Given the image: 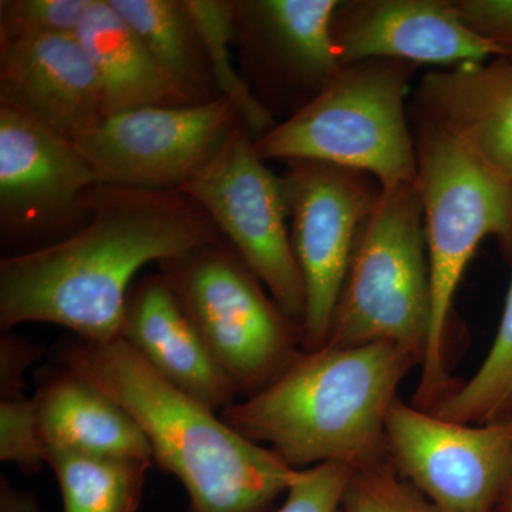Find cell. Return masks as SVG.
Instances as JSON below:
<instances>
[{
    "label": "cell",
    "mask_w": 512,
    "mask_h": 512,
    "mask_svg": "<svg viewBox=\"0 0 512 512\" xmlns=\"http://www.w3.org/2000/svg\"><path fill=\"white\" fill-rule=\"evenodd\" d=\"M82 212L87 224L72 235L0 261V328L52 323L87 342H110L120 338L144 266L225 239L180 190L97 184Z\"/></svg>",
    "instance_id": "obj_1"
},
{
    "label": "cell",
    "mask_w": 512,
    "mask_h": 512,
    "mask_svg": "<svg viewBox=\"0 0 512 512\" xmlns=\"http://www.w3.org/2000/svg\"><path fill=\"white\" fill-rule=\"evenodd\" d=\"M57 360L136 420L153 461L187 491L188 512H264L298 476L274 451L245 439L207 404L158 375L121 338L70 340Z\"/></svg>",
    "instance_id": "obj_2"
},
{
    "label": "cell",
    "mask_w": 512,
    "mask_h": 512,
    "mask_svg": "<svg viewBox=\"0 0 512 512\" xmlns=\"http://www.w3.org/2000/svg\"><path fill=\"white\" fill-rule=\"evenodd\" d=\"M420 359L393 343L301 352L275 382L221 412L252 443L289 467L353 470L386 460V417Z\"/></svg>",
    "instance_id": "obj_3"
},
{
    "label": "cell",
    "mask_w": 512,
    "mask_h": 512,
    "mask_svg": "<svg viewBox=\"0 0 512 512\" xmlns=\"http://www.w3.org/2000/svg\"><path fill=\"white\" fill-rule=\"evenodd\" d=\"M416 188L429 256L431 322L416 403L429 410L451 390L446 332L454 295L484 238L512 249V185L457 138L419 117Z\"/></svg>",
    "instance_id": "obj_4"
},
{
    "label": "cell",
    "mask_w": 512,
    "mask_h": 512,
    "mask_svg": "<svg viewBox=\"0 0 512 512\" xmlns=\"http://www.w3.org/2000/svg\"><path fill=\"white\" fill-rule=\"evenodd\" d=\"M413 69L397 60L343 67L305 106L255 140L259 157L359 171L382 191L416 183V143L404 106Z\"/></svg>",
    "instance_id": "obj_5"
},
{
    "label": "cell",
    "mask_w": 512,
    "mask_h": 512,
    "mask_svg": "<svg viewBox=\"0 0 512 512\" xmlns=\"http://www.w3.org/2000/svg\"><path fill=\"white\" fill-rule=\"evenodd\" d=\"M430 322L429 256L416 183L380 191L357 235L323 348L393 343L421 365Z\"/></svg>",
    "instance_id": "obj_6"
},
{
    "label": "cell",
    "mask_w": 512,
    "mask_h": 512,
    "mask_svg": "<svg viewBox=\"0 0 512 512\" xmlns=\"http://www.w3.org/2000/svg\"><path fill=\"white\" fill-rule=\"evenodd\" d=\"M157 266L239 394L261 392L301 355V325L225 239Z\"/></svg>",
    "instance_id": "obj_7"
},
{
    "label": "cell",
    "mask_w": 512,
    "mask_h": 512,
    "mask_svg": "<svg viewBox=\"0 0 512 512\" xmlns=\"http://www.w3.org/2000/svg\"><path fill=\"white\" fill-rule=\"evenodd\" d=\"M180 191L210 215L279 308L302 329L306 291L288 228L284 185L259 157L244 123Z\"/></svg>",
    "instance_id": "obj_8"
},
{
    "label": "cell",
    "mask_w": 512,
    "mask_h": 512,
    "mask_svg": "<svg viewBox=\"0 0 512 512\" xmlns=\"http://www.w3.org/2000/svg\"><path fill=\"white\" fill-rule=\"evenodd\" d=\"M281 175L293 252L305 284L302 350L326 345L350 259L380 191L369 175L316 161H292Z\"/></svg>",
    "instance_id": "obj_9"
},
{
    "label": "cell",
    "mask_w": 512,
    "mask_h": 512,
    "mask_svg": "<svg viewBox=\"0 0 512 512\" xmlns=\"http://www.w3.org/2000/svg\"><path fill=\"white\" fill-rule=\"evenodd\" d=\"M386 450L400 476L440 512H494L512 483V414L463 424L396 399Z\"/></svg>",
    "instance_id": "obj_10"
},
{
    "label": "cell",
    "mask_w": 512,
    "mask_h": 512,
    "mask_svg": "<svg viewBox=\"0 0 512 512\" xmlns=\"http://www.w3.org/2000/svg\"><path fill=\"white\" fill-rule=\"evenodd\" d=\"M242 123L225 97L183 107H138L104 117L73 138L101 184L180 190Z\"/></svg>",
    "instance_id": "obj_11"
},
{
    "label": "cell",
    "mask_w": 512,
    "mask_h": 512,
    "mask_svg": "<svg viewBox=\"0 0 512 512\" xmlns=\"http://www.w3.org/2000/svg\"><path fill=\"white\" fill-rule=\"evenodd\" d=\"M96 171L72 138L0 106V234L29 239L66 227L83 215Z\"/></svg>",
    "instance_id": "obj_12"
},
{
    "label": "cell",
    "mask_w": 512,
    "mask_h": 512,
    "mask_svg": "<svg viewBox=\"0 0 512 512\" xmlns=\"http://www.w3.org/2000/svg\"><path fill=\"white\" fill-rule=\"evenodd\" d=\"M336 0H234L242 77L261 92L316 96L343 69L333 42ZM256 96V94H255Z\"/></svg>",
    "instance_id": "obj_13"
},
{
    "label": "cell",
    "mask_w": 512,
    "mask_h": 512,
    "mask_svg": "<svg viewBox=\"0 0 512 512\" xmlns=\"http://www.w3.org/2000/svg\"><path fill=\"white\" fill-rule=\"evenodd\" d=\"M332 32L342 67L369 60L456 67L500 57L450 0L340 2Z\"/></svg>",
    "instance_id": "obj_14"
},
{
    "label": "cell",
    "mask_w": 512,
    "mask_h": 512,
    "mask_svg": "<svg viewBox=\"0 0 512 512\" xmlns=\"http://www.w3.org/2000/svg\"><path fill=\"white\" fill-rule=\"evenodd\" d=\"M0 106L72 140L107 116L99 73L76 35L0 45Z\"/></svg>",
    "instance_id": "obj_15"
},
{
    "label": "cell",
    "mask_w": 512,
    "mask_h": 512,
    "mask_svg": "<svg viewBox=\"0 0 512 512\" xmlns=\"http://www.w3.org/2000/svg\"><path fill=\"white\" fill-rule=\"evenodd\" d=\"M120 338L158 375L215 412L237 403V387L160 272L138 276L131 286Z\"/></svg>",
    "instance_id": "obj_16"
},
{
    "label": "cell",
    "mask_w": 512,
    "mask_h": 512,
    "mask_svg": "<svg viewBox=\"0 0 512 512\" xmlns=\"http://www.w3.org/2000/svg\"><path fill=\"white\" fill-rule=\"evenodd\" d=\"M416 97L421 119L457 138L512 185V59L431 72Z\"/></svg>",
    "instance_id": "obj_17"
},
{
    "label": "cell",
    "mask_w": 512,
    "mask_h": 512,
    "mask_svg": "<svg viewBox=\"0 0 512 512\" xmlns=\"http://www.w3.org/2000/svg\"><path fill=\"white\" fill-rule=\"evenodd\" d=\"M46 448L153 461L150 443L116 400L66 369L57 370L35 394Z\"/></svg>",
    "instance_id": "obj_18"
},
{
    "label": "cell",
    "mask_w": 512,
    "mask_h": 512,
    "mask_svg": "<svg viewBox=\"0 0 512 512\" xmlns=\"http://www.w3.org/2000/svg\"><path fill=\"white\" fill-rule=\"evenodd\" d=\"M76 36L99 73L107 116L138 107L190 106L109 0H92Z\"/></svg>",
    "instance_id": "obj_19"
},
{
    "label": "cell",
    "mask_w": 512,
    "mask_h": 512,
    "mask_svg": "<svg viewBox=\"0 0 512 512\" xmlns=\"http://www.w3.org/2000/svg\"><path fill=\"white\" fill-rule=\"evenodd\" d=\"M190 106L221 94L184 0H109Z\"/></svg>",
    "instance_id": "obj_20"
},
{
    "label": "cell",
    "mask_w": 512,
    "mask_h": 512,
    "mask_svg": "<svg viewBox=\"0 0 512 512\" xmlns=\"http://www.w3.org/2000/svg\"><path fill=\"white\" fill-rule=\"evenodd\" d=\"M46 463L59 481L63 512H137L153 461L50 447Z\"/></svg>",
    "instance_id": "obj_21"
},
{
    "label": "cell",
    "mask_w": 512,
    "mask_h": 512,
    "mask_svg": "<svg viewBox=\"0 0 512 512\" xmlns=\"http://www.w3.org/2000/svg\"><path fill=\"white\" fill-rule=\"evenodd\" d=\"M185 8L200 33L215 86L221 97L234 104L254 140L276 126L274 116L252 92L234 66V0H184Z\"/></svg>",
    "instance_id": "obj_22"
},
{
    "label": "cell",
    "mask_w": 512,
    "mask_h": 512,
    "mask_svg": "<svg viewBox=\"0 0 512 512\" xmlns=\"http://www.w3.org/2000/svg\"><path fill=\"white\" fill-rule=\"evenodd\" d=\"M429 412L463 424H487L512 414V281L500 328L484 362Z\"/></svg>",
    "instance_id": "obj_23"
},
{
    "label": "cell",
    "mask_w": 512,
    "mask_h": 512,
    "mask_svg": "<svg viewBox=\"0 0 512 512\" xmlns=\"http://www.w3.org/2000/svg\"><path fill=\"white\" fill-rule=\"evenodd\" d=\"M92 0H2L0 45L76 35Z\"/></svg>",
    "instance_id": "obj_24"
},
{
    "label": "cell",
    "mask_w": 512,
    "mask_h": 512,
    "mask_svg": "<svg viewBox=\"0 0 512 512\" xmlns=\"http://www.w3.org/2000/svg\"><path fill=\"white\" fill-rule=\"evenodd\" d=\"M345 512H440L400 476L389 457L353 471L345 497Z\"/></svg>",
    "instance_id": "obj_25"
},
{
    "label": "cell",
    "mask_w": 512,
    "mask_h": 512,
    "mask_svg": "<svg viewBox=\"0 0 512 512\" xmlns=\"http://www.w3.org/2000/svg\"><path fill=\"white\" fill-rule=\"evenodd\" d=\"M0 460L15 464L25 476L47 464L35 397L0 400Z\"/></svg>",
    "instance_id": "obj_26"
},
{
    "label": "cell",
    "mask_w": 512,
    "mask_h": 512,
    "mask_svg": "<svg viewBox=\"0 0 512 512\" xmlns=\"http://www.w3.org/2000/svg\"><path fill=\"white\" fill-rule=\"evenodd\" d=\"M353 471L339 463L299 470L284 504L276 512H345L343 497Z\"/></svg>",
    "instance_id": "obj_27"
},
{
    "label": "cell",
    "mask_w": 512,
    "mask_h": 512,
    "mask_svg": "<svg viewBox=\"0 0 512 512\" xmlns=\"http://www.w3.org/2000/svg\"><path fill=\"white\" fill-rule=\"evenodd\" d=\"M454 6L471 32L512 59V0H454Z\"/></svg>",
    "instance_id": "obj_28"
},
{
    "label": "cell",
    "mask_w": 512,
    "mask_h": 512,
    "mask_svg": "<svg viewBox=\"0 0 512 512\" xmlns=\"http://www.w3.org/2000/svg\"><path fill=\"white\" fill-rule=\"evenodd\" d=\"M42 353L39 346L19 336L3 335L0 339V399L22 397L23 376Z\"/></svg>",
    "instance_id": "obj_29"
},
{
    "label": "cell",
    "mask_w": 512,
    "mask_h": 512,
    "mask_svg": "<svg viewBox=\"0 0 512 512\" xmlns=\"http://www.w3.org/2000/svg\"><path fill=\"white\" fill-rule=\"evenodd\" d=\"M0 512H42L37 497L0 476Z\"/></svg>",
    "instance_id": "obj_30"
},
{
    "label": "cell",
    "mask_w": 512,
    "mask_h": 512,
    "mask_svg": "<svg viewBox=\"0 0 512 512\" xmlns=\"http://www.w3.org/2000/svg\"><path fill=\"white\" fill-rule=\"evenodd\" d=\"M494 512H512V483L510 488H508L507 493H505L504 497L501 498V501L498 503Z\"/></svg>",
    "instance_id": "obj_31"
}]
</instances>
